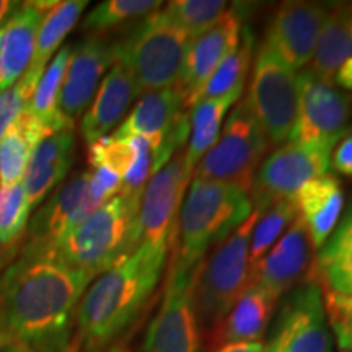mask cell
<instances>
[{
  "mask_svg": "<svg viewBox=\"0 0 352 352\" xmlns=\"http://www.w3.org/2000/svg\"><path fill=\"white\" fill-rule=\"evenodd\" d=\"M160 7L162 3L155 0H107L88 13L82 26L91 32H104L126 21L145 19Z\"/></svg>",
  "mask_w": 352,
  "mask_h": 352,
  "instance_id": "e575fe53",
  "label": "cell"
},
{
  "mask_svg": "<svg viewBox=\"0 0 352 352\" xmlns=\"http://www.w3.org/2000/svg\"><path fill=\"white\" fill-rule=\"evenodd\" d=\"M140 199L142 192L121 191L41 256L54 258L95 279L139 246Z\"/></svg>",
  "mask_w": 352,
  "mask_h": 352,
  "instance_id": "277c9868",
  "label": "cell"
},
{
  "mask_svg": "<svg viewBox=\"0 0 352 352\" xmlns=\"http://www.w3.org/2000/svg\"><path fill=\"white\" fill-rule=\"evenodd\" d=\"M72 47L64 46L52 57V60L44 69L32 98L28 101L26 111L41 122L50 132V135L59 134L63 131L72 129L74 122L60 113V88H63L65 70H67Z\"/></svg>",
  "mask_w": 352,
  "mask_h": 352,
  "instance_id": "f1b7e54d",
  "label": "cell"
},
{
  "mask_svg": "<svg viewBox=\"0 0 352 352\" xmlns=\"http://www.w3.org/2000/svg\"><path fill=\"white\" fill-rule=\"evenodd\" d=\"M6 250H3V246L0 245V270H2V266H3V263H6Z\"/></svg>",
  "mask_w": 352,
  "mask_h": 352,
  "instance_id": "f6af8a7d",
  "label": "cell"
},
{
  "mask_svg": "<svg viewBox=\"0 0 352 352\" xmlns=\"http://www.w3.org/2000/svg\"><path fill=\"white\" fill-rule=\"evenodd\" d=\"M259 215L253 214L239 228L215 246L214 252L202 259L197 267L195 285V303L201 329L210 336L222 323L241 292L248 287L252 264H250V241Z\"/></svg>",
  "mask_w": 352,
  "mask_h": 352,
  "instance_id": "8992f818",
  "label": "cell"
},
{
  "mask_svg": "<svg viewBox=\"0 0 352 352\" xmlns=\"http://www.w3.org/2000/svg\"><path fill=\"white\" fill-rule=\"evenodd\" d=\"M168 254L140 243L129 256L96 277L77 310V331L87 351L109 344L134 321L160 283Z\"/></svg>",
  "mask_w": 352,
  "mask_h": 352,
  "instance_id": "7a4b0ae2",
  "label": "cell"
},
{
  "mask_svg": "<svg viewBox=\"0 0 352 352\" xmlns=\"http://www.w3.org/2000/svg\"><path fill=\"white\" fill-rule=\"evenodd\" d=\"M243 88H236L230 94L199 101L189 109V138L184 148V164L189 175H195V170L202 157L210 151V147L219 139L222 131L223 118L233 104L241 98Z\"/></svg>",
  "mask_w": 352,
  "mask_h": 352,
  "instance_id": "4316f807",
  "label": "cell"
},
{
  "mask_svg": "<svg viewBox=\"0 0 352 352\" xmlns=\"http://www.w3.org/2000/svg\"><path fill=\"white\" fill-rule=\"evenodd\" d=\"M308 283L352 296V204L315 256Z\"/></svg>",
  "mask_w": 352,
  "mask_h": 352,
  "instance_id": "d4e9b609",
  "label": "cell"
},
{
  "mask_svg": "<svg viewBox=\"0 0 352 352\" xmlns=\"http://www.w3.org/2000/svg\"><path fill=\"white\" fill-rule=\"evenodd\" d=\"M88 189L100 201L108 202L121 192L122 178L116 173H113L111 170L104 168V166H98V168L94 170V173H90Z\"/></svg>",
  "mask_w": 352,
  "mask_h": 352,
  "instance_id": "f35d334b",
  "label": "cell"
},
{
  "mask_svg": "<svg viewBox=\"0 0 352 352\" xmlns=\"http://www.w3.org/2000/svg\"><path fill=\"white\" fill-rule=\"evenodd\" d=\"M333 3L284 2L267 25V46L292 70L310 64Z\"/></svg>",
  "mask_w": 352,
  "mask_h": 352,
  "instance_id": "2e32d148",
  "label": "cell"
},
{
  "mask_svg": "<svg viewBox=\"0 0 352 352\" xmlns=\"http://www.w3.org/2000/svg\"><path fill=\"white\" fill-rule=\"evenodd\" d=\"M248 8L250 6L243 3L228 7L212 28L192 39L184 59L182 76L176 83L186 101L208 82L222 60L239 46Z\"/></svg>",
  "mask_w": 352,
  "mask_h": 352,
  "instance_id": "ac0fdd59",
  "label": "cell"
},
{
  "mask_svg": "<svg viewBox=\"0 0 352 352\" xmlns=\"http://www.w3.org/2000/svg\"><path fill=\"white\" fill-rule=\"evenodd\" d=\"M191 43L192 38L160 7L114 44V56L134 78L142 96L178 83Z\"/></svg>",
  "mask_w": 352,
  "mask_h": 352,
  "instance_id": "5b68a950",
  "label": "cell"
},
{
  "mask_svg": "<svg viewBox=\"0 0 352 352\" xmlns=\"http://www.w3.org/2000/svg\"><path fill=\"white\" fill-rule=\"evenodd\" d=\"M329 166L338 173L352 176V132H347L344 138L334 145Z\"/></svg>",
  "mask_w": 352,
  "mask_h": 352,
  "instance_id": "ab89813d",
  "label": "cell"
},
{
  "mask_svg": "<svg viewBox=\"0 0 352 352\" xmlns=\"http://www.w3.org/2000/svg\"><path fill=\"white\" fill-rule=\"evenodd\" d=\"M107 352H129V351L124 349V347H113V349H109Z\"/></svg>",
  "mask_w": 352,
  "mask_h": 352,
  "instance_id": "bcb514c9",
  "label": "cell"
},
{
  "mask_svg": "<svg viewBox=\"0 0 352 352\" xmlns=\"http://www.w3.org/2000/svg\"><path fill=\"white\" fill-rule=\"evenodd\" d=\"M191 178L184 164V148L153 173L145 184L140 199L138 233L139 245L168 254L175 240L186 184Z\"/></svg>",
  "mask_w": 352,
  "mask_h": 352,
  "instance_id": "7c38bea8",
  "label": "cell"
},
{
  "mask_svg": "<svg viewBox=\"0 0 352 352\" xmlns=\"http://www.w3.org/2000/svg\"><path fill=\"white\" fill-rule=\"evenodd\" d=\"M113 135L147 140L153 155L152 175L157 173L182 151L189 138V111L183 91L175 85L142 95Z\"/></svg>",
  "mask_w": 352,
  "mask_h": 352,
  "instance_id": "9c48e42d",
  "label": "cell"
},
{
  "mask_svg": "<svg viewBox=\"0 0 352 352\" xmlns=\"http://www.w3.org/2000/svg\"><path fill=\"white\" fill-rule=\"evenodd\" d=\"M352 96L305 69L297 76V120L290 142L334 147L349 132Z\"/></svg>",
  "mask_w": 352,
  "mask_h": 352,
  "instance_id": "30bf717a",
  "label": "cell"
},
{
  "mask_svg": "<svg viewBox=\"0 0 352 352\" xmlns=\"http://www.w3.org/2000/svg\"><path fill=\"white\" fill-rule=\"evenodd\" d=\"M252 197L233 184L192 179L179 210L171 266L191 271L253 214Z\"/></svg>",
  "mask_w": 352,
  "mask_h": 352,
  "instance_id": "3957f363",
  "label": "cell"
},
{
  "mask_svg": "<svg viewBox=\"0 0 352 352\" xmlns=\"http://www.w3.org/2000/svg\"><path fill=\"white\" fill-rule=\"evenodd\" d=\"M87 6V0H65L52 3L39 25L32 63L23 76L39 82L44 69L51 63L52 54L59 50L70 30L76 26Z\"/></svg>",
  "mask_w": 352,
  "mask_h": 352,
  "instance_id": "f546056e",
  "label": "cell"
},
{
  "mask_svg": "<svg viewBox=\"0 0 352 352\" xmlns=\"http://www.w3.org/2000/svg\"><path fill=\"white\" fill-rule=\"evenodd\" d=\"M333 340L324 315L321 287L298 285L277 314L264 352H331Z\"/></svg>",
  "mask_w": 352,
  "mask_h": 352,
  "instance_id": "5bb4252c",
  "label": "cell"
},
{
  "mask_svg": "<svg viewBox=\"0 0 352 352\" xmlns=\"http://www.w3.org/2000/svg\"><path fill=\"white\" fill-rule=\"evenodd\" d=\"M0 352H33L23 346L12 344V342H0Z\"/></svg>",
  "mask_w": 352,
  "mask_h": 352,
  "instance_id": "ee69618b",
  "label": "cell"
},
{
  "mask_svg": "<svg viewBox=\"0 0 352 352\" xmlns=\"http://www.w3.org/2000/svg\"><path fill=\"white\" fill-rule=\"evenodd\" d=\"M164 10L179 28L196 39L222 19L228 3L223 0H175L166 3Z\"/></svg>",
  "mask_w": 352,
  "mask_h": 352,
  "instance_id": "d6a6232c",
  "label": "cell"
},
{
  "mask_svg": "<svg viewBox=\"0 0 352 352\" xmlns=\"http://www.w3.org/2000/svg\"><path fill=\"white\" fill-rule=\"evenodd\" d=\"M197 267L170 266L160 310L147 329L145 352H206L195 303Z\"/></svg>",
  "mask_w": 352,
  "mask_h": 352,
  "instance_id": "8fae6325",
  "label": "cell"
},
{
  "mask_svg": "<svg viewBox=\"0 0 352 352\" xmlns=\"http://www.w3.org/2000/svg\"><path fill=\"white\" fill-rule=\"evenodd\" d=\"M46 138V127L25 108L0 140V186L23 182L34 148Z\"/></svg>",
  "mask_w": 352,
  "mask_h": 352,
  "instance_id": "484cf974",
  "label": "cell"
},
{
  "mask_svg": "<svg viewBox=\"0 0 352 352\" xmlns=\"http://www.w3.org/2000/svg\"><path fill=\"white\" fill-rule=\"evenodd\" d=\"M267 144L245 100L228 114L226 126L195 170V178L233 184L250 195Z\"/></svg>",
  "mask_w": 352,
  "mask_h": 352,
  "instance_id": "52a82bcc",
  "label": "cell"
},
{
  "mask_svg": "<svg viewBox=\"0 0 352 352\" xmlns=\"http://www.w3.org/2000/svg\"><path fill=\"white\" fill-rule=\"evenodd\" d=\"M215 352H264L263 342H239V344H227L219 347Z\"/></svg>",
  "mask_w": 352,
  "mask_h": 352,
  "instance_id": "b9f144b4",
  "label": "cell"
},
{
  "mask_svg": "<svg viewBox=\"0 0 352 352\" xmlns=\"http://www.w3.org/2000/svg\"><path fill=\"white\" fill-rule=\"evenodd\" d=\"M138 158V151H135L134 144L131 139H120L114 135H107L101 138L96 142L88 145V160L94 168L104 166V168L111 170L113 173L124 176L129 173L132 166Z\"/></svg>",
  "mask_w": 352,
  "mask_h": 352,
  "instance_id": "d590c367",
  "label": "cell"
},
{
  "mask_svg": "<svg viewBox=\"0 0 352 352\" xmlns=\"http://www.w3.org/2000/svg\"><path fill=\"white\" fill-rule=\"evenodd\" d=\"M30 206L23 182L0 186V245L8 248L20 240L28 227Z\"/></svg>",
  "mask_w": 352,
  "mask_h": 352,
  "instance_id": "836d02e7",
  "label": "cell"
},
{
  "mask_svg": "<svg viewBox=\"0 0 352 352\" xmlns=\"http://www.w3.org/2000/svg\"><path fill=\"white\" fill-rule=\"evenodd\" d=\"M277 300L266 290L248 284L222 323L208 338L210 349L239 342H259L274 315Z\"/></svg>",
  "mask_w": 352,
  "mask_h": 352,
  "instance_id": "603a6c76",
  "label": "cell"
},
{
  "mask_svg": "<svg viewBox=\"0 0 352 352\" xmlns=\"http://www.w3.org/2000/svg\"><path fill=\"white\" fill-rule=\"evenodd\" d=\"M91 277L54 258L23 253L0 274V342L67 352Z\"/></svg>",
  "mask_w": 352,
  "mask_h": 352,
  "instance_id": "6da1fadb",
  "label": "cell"
},
{
  "mask_svg": "<svg viewBox=\"0 0 352 352\" xmlns=\"http://www.w3.org/2000/svg\"><path fill=\"white\" fill-rule=\"evenodd\" d=\"M349 57H352V2L331 7L308 70L324 80H333L334 72Z\"/></svg>",
  "mask_w": 352,
  "mask_h": 352,
  "instance_id": "83f0119b",
  "label": "cell"
},
{
  "mask_svg": "<svg viewBox=\"0 0 352 352\" xmlns=\"http://www.w3.org/2000/svg\"><path fill=\"white\" fill-rule=\"evenodd\" d=\"M334 147H311L285 142L259 165L253 179V208L263 210L276 201L292 199L303 184L327 175Z\"/></svg>",
  "mask_w": 352,
  "mask_h": 352,
  "instance_id": "4fadbf2b",
  "label": "cell"
},
{
  "mask_svg": "<svg viewBox=\"0 0 352 352\" xmlns=\"http://www.w3.org/2000/svg\"><path fill=\"white\" fill-rule=\"evenodd\" d=\"M139 96L134 78L124 65L116 60L103 77L90 108L82 118L80 132L85 142L90 145L101 138H107L108 132L120 124L122 116Z\"/></svg>",
  "mask_w": 352,
  "mask_h": 352,
  "instance_id": "44dd1931",
  "label": "cell"
},
{
  "mask_svg": "<svg viewBox=\"0 0 352 352\" xmlns=\"http://www.w3.org/2000/svg\"><path fill=\"white\" fill-rule=\"evenodd\" d=\"M298 217L305 223L314 250H320L334 232L344 208V195L336 176L321 175L307 182L294 196Z\"/></svg>",
  "mask_w": 352,
  "mask_h": 352,
  "instance_id": "7402d4cb",
  "label": "cell"
},
{
  "mask_svg": "<svg viewBox=\"0 0 352 352\" xmlns=\"http://www.w3.org/2000/svg\"><path fill=\"white\" fill-rule=\"evenodd\" d=\"M253 50L254 34L248 26H243L239 46L222 60V64L208 78V82L186 101L188 111L199 101L217 98V96L230 94L236 88H243L245 78L248 76L250 67H252Z\"/></svg>",
  "mask_w": 352,
  "mask_h": 352,
  "instance_id": "4dcf8cb0",
  "label": "cell"
},
{
  "mask_svg": "<svg viewBox=\"0 0 352 352\" xmlns=\"http://www.w3.org/2000/svg\"><path fill=\"white\" fill-rule=\"evenodd\" d=\"M341 352H351V351H341Z\"/></svg>",
  "mask_w": 352,
  "mask_h": 352,
  "instance_id": "7dc6e473",
  "label": "cell"
},
{
  "mask_svg": "<svg viewBox=\"0 0 352 352\" xmlns=\"http://www.w3.org/2000/svg\"><path fill=\"white\" fill-rule=\"evenodd\" d=\"M19 3L10 2V0H0V26L7 20V16L15 10Z\"/></svg>",
  "mask_w": 352,
  "mask_h": 352,
  "instance_id": "7bdbcfd3",
  "label": "cell"
},
{
  "mask_svg": "<svg viewBox=\"0 0 352 352\" xmlns=\"http://www.w3.org/2000/svg\"><path fill=\"white\" fill-rule=\"evenodd\" d=\"M334 85L340 87L341 90L352 91V57L346 59L340 67H338L336 72H334L333 77Z\"/></svg>",
  "mask_w": 352,
  "mask_h": 352,
  "instance_id": "60d3db41",
  "label": "cell"
},
{
  "mask_svg": "<svg viewBox=\"0 0 352 352\" xmlns=\"http://www.w3.org/2000/svg\"><path fill=\"white\" fill-rule=\"evenodd\" d=\"M297 206L292 199L276 201L272 204L259 210V215L254 222L250 241V264L252 267L266 254L274 245V241L283 235L284 230L297 217Z\"/></svg>",
  "mask_w": 352,
  "mask_h": 352,
  "instance_id": "1f68e13d",
  "label": "cell"
},
{
  "mask_svg": "<svg viewBox=\"0 0 352 352\" xmlns=\"http://www.w3.org/2000/svg\"><path fill=\"white\" fill-rule=\"evenodd\" d=\"M36 85V80L23 76L15 85L0 91V140L6 135L8 127L28 107V101L32 98Z\"/></svg>",
  "mask_w": 352,
  "mask_h": 352,
  "instance_id": "74e56055",
  "label": "cell"
},
{
  "mask_svg": "<svg viewBox=\"0 0 352 352\" xmlns=\"http://www.w3.org/2000/svg\"><path fill=\"white\" fill-rule=\"evenodd\" d=\"M74 147L76 138L72 129H69L50 135L34 148L23 178L32 209L41 204L52 189L64 183L74 162Z\"/></svg>",
  "mask_w": 352,
  "mask_h": 352,
  "instance_id": "cb8c5ba5",
  "label": "cell"
},
{
  "mask_svg": "<svg viewBox=\"0 0 352 352\" xmlns=\"http://www.w3.org/2000/svg\"><path fill=\"white\" fill-rule=\"evenodd\" d=\"M311 252L314 246L308 239L305 223L297 215L277 245L252 267L250 284L258 285L279 300L285 292L303 280V277L310 279L314 266Z\"/></svg>",
  "mask_w": 352,
  "mask_h": 352,
  "instance_id": "e0dca14e",
  "label": "cell"
},
{
  "mask_svg": "<svg viewBox=\"0 0 352 352\" xmlns=\"http://www.w3.org/2000/svg\"><path fill=\"white\" fill-rule=\"evenodd\" d=\"M116 63L114 44L94 34L72 50L60 88V113L69 121H76L85 114L88 104L94 100L104 72Z\"/></svg>",
  "mask_w": 352,
  "mask_h": 352,
  "instance_id": "d6986e66",
  "label": "cell"
},
{
  "mask_svg": "<svg viewBox=\"0 0 352 352\" xmlns=\"http://www.w3.org/2000/svg\"><path fill=\"white\" fill-rule=\"evenodd\" d=\"M90 173H78L60 183L54 192L41 202L28 223V243L25 253L44 254L67 233L104 204L88 189Z\"/></svg>",
  "mask_w": 352,
  "mask_h": 352,
  "instance_id": "9a60e30c",
  "label": "cell"
},
{
  "mask_svg": "<svg viewBox=\"0 0 352 352\" xmlns=\"http://www.w3.org/2000/svg\"><path fill=\"white\" fill-rule=\"evenodd\" d=\"M328 327L341 351L352 352V296L321 289Z\"/></svg>",
  "mask_w": 352,
  "mask_h": 352,
  "instance_id": "8d00e7d4",
  "label": "cell"
},
{
  "mask_svg": "<svg viewBox=\"0 0 352 352\" xmlns=\"http://www.w3.org/2000/svg\"><path fill=\"white\" fill-rule=\"evenodd\" d=\"M52 3H20L0 26V91L23 77L32 63L39 25Z\"/></svg>",
  "mask_w": 352,
  "mask_h": 352,
  "instance_id": "ffe728a7",
  "label": "cell"
},
{
  "mask_svg": "<svg viewBox=\"0 0 352 352\" xmlns=\"http://www.w3.org/2000/svg\"><path fill=\"white\" fill-rule=\"evenodd\" d=\"M245 101L271 147L289 142L297 120V76L266 41L254 57Z\"/></svg>",
  "mask_w": 352,
  "mask_h": 352,
  "instance_id": "ba28073f",
  "label": "cell"
}]
</instances>
